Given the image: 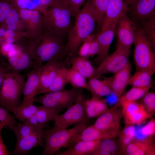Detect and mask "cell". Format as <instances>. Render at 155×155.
I'll list each match as a JSON object with an SVG mask.
<instances>
[{"mask_svg":"<svg viewBox=\"0 0 155 155\" xmlns=\"http://www.w3.org/2000/svg\"><path fill=\"white\" fill-rule=\"evenodd\" d=\"M29 38L27 46L32 59L33 69H38L50 61H63L69 55L64 40L50 32L43 30L39 36Z\"/></svg>","mask_w":155,"mask_h":155,"instance_id":"1","label":"cell"},{"mask_svg":"<svg viewBox=\"0 0 155 155\" xmlns=\"http://www.w3.org/2000/svg\"><path fill=\"white\" fill-rule=\"evenodd\" d=\"M74 17V23L67 35L65 45L69 55H78L80 46L92 34L97 23L94 10L90 0H86Z\"/></svg>","mask_w":155,"mask_h":155,"instance_id":"2","label":"cell"},{"mask_svg":"<svg viewBox=\"0 0 155 155\" xmlns=\"http://www.w3.org/2000/svg\"><path fill=\"white\" fill-rule=\"evenodd\" d=\"M43 14V30L64 40L73 24L69 7L63 0H58Z\"/></svg>","mask_w":155,"mask_h":155,"instance_id":"3","label":"cell"},{"mask_svg":"<svg viewBox=\"0 0 155 155\" xmlns=\"http://www.w3.org/2000/svg\"><path fill=\"white\" fill-rule=\"evenodd\" d=\"M87 118L83 122L67 129L55 125L45 130L44 150L41 155H55L63 147L68 146L71 139L87 126Z\"/></svg>","mask_w":155,"mask_h":155,"instance_id":"4","label":"cell"},{"mask_svg":"<svg viewBox=\"0 0 155 155\" xmlns=\"http://www.w3.org/2000/svg\"><path fill=\"white\" fill-rule=\"evenodd\" d=\"M25 82L24 77L19 73L6 72L0 88V106L12 112L21 103Z\"/></svg>","mask_w":155,"mask_h":155,"instance_id":"5","label":"cell"},{"mask_svg":"<svg viewBox=\"0 0 155 155\" xmlns=\"http://www.w3.org/2000/svg\"><path fill=\"white\" fill-rule=\"evenodd\" d=\"M133 43L135 46L133 58L136 71L144 70L153 74L155 72L153 49L142 30L138 26Z\"/></svg>","mask_w":155,"mask_h":155,"instance_id":"6","label":"cell"},{"mask_svg":"<svg viewBox=\"0 0 155 155\" xmlns=\"http://www.w3.org/2000/svg\"><path fill=\"white\" fill-rule=\"evenodd\" d=\"M82 89L73 87L68 90L46 93L34 98V101L46 106L67 109L75 103Z\"/></svg>","mask_w":155,"mask_h":155,"instance_id":"7","label":"cell"},{"mask_svg":"<svg viewBox=\"0 0 155 155\" xmlns=\"http://www.w3.org/2000/svg\"><path fill=\"white\" fill-rule=\"evenodd\" d=\"M131 49L116 48L114 52L108 55L95 68L93 78H98L104 74L117 73L127 65Z\"/></svg>","mask_w":155,"mask_h":155,"instance_id":"8","label":"cell"},{"mask_svg":"<svg viewBox=\"0 0 155 155\" xmlns=\"http://www.w3.org/2000/svg\"><path fill=\"white\" fill-rule=\"evenodd\" d=\"M137 27V24L129 17L126 12L123 13L117 20L115 30L117 40L116 48L131 49Z\"/></svg>","mask_w":155,"mask_h":155,"instance_id":"9","label":"cell"},{"mask_svg":"<svg viewBox=\"0 0 155 155\" xmlns=\"http://www.w3.org/2000/svg\"><path fill=\"white\" fill-rule=\"evenodd\" d=\"M82 92L75 103L64 113L57 115L54 121V125L61 128H67L69 126L83 122L86 119Z\"/></svg>","mask_w":155,"mask_h":155,"instance_id":"10","label":"cell"},{"mask_svg":"<svg viewBox=\"0 0 155 155\" xmlns=\"http://www.w3.org/2000/svg\"><path fill=\"white\" fill-rule=\"evenodd\" d=\"M115 106L99 116L93 125L104 131L114 138L120 133L121 120L123 116L121 111Z\"/></svg>","mask_w":155,"mask_h":155,"instance_id":"11","label":"cell"},{"mask_svg":"<svg viewBox=\"0 0 155 155\" xmlns=\"http://www.w3.org/2000/svg\"><path fill=\"white\" fill-rule=\"evenodd\" d=\"M126 13L138 25L155 16V0H137L128 4Z\"/></svg>","mask_w":155,"mask_h":155,"instance_id":"12","label":"cell"},{"mask_svg":"<svg viewBox=\"0 0 155 155\" xmlns=\"http://www.w3.org/2000/svg\"><path fill=\"white\" fill-rule=\"evenodd\" d=\"M17 9L20 18L24 23L25 31L30 35V38L39 36L43 29V14L36 10L27 9Z\"/></svg>","mask_w":155,"mask_h":155,"instance_id":"13","label":"cell"},{"mask_svg":"<svg viewBox=\"0 0 155 155\" xmlns=\"http://www.w3.org/2000/svg\"><path fill=\"white\" fill-rule=\"evenodd\" d=\"M44 129L37 130L25 137L17 140L15 148L11 152L14 155H27L34 148L44 146Z\"/></svg>","mask_w":155,"mask_h":155,"instance_id":"14","label":"cell"},{"mask_svg":"<svg viewBox=\"0 0 155 155\" xmlns=\"http://www.w3.org/2000/svg\"><path fill=\"white\" fill-rule=\"evenodd\" d=\"M131 67L128 62L123 68L110 77H104L111 91L119 98L123 92L131 76Z\"/></svg>","mask_w":155,"mask_h":155,"instance_id":"15","label":"cell"},{"mask_svg":"<svg viewBox=\"0 0 155 155\" xmlns=\"http://www.w3.org/2000/svg\"><path fill=\"white\" fill-rule=\"evenodd\" d=\"M63 61L53 60L43 64L39 69L40 84L38 91L45 89L63 67H66Z\"/></svg>","mask_w":155,"mask_h":155,"instance_id":"16","label":"cell"},{"mask_svg":"<svg viewBox=\"0 0 155 155\" xmlns=\"http://www.w3.org/2000/svg\"><path fill=\"white\" fill-rule=\"evenodd\" d=\"M117 20L113 23L107 28L100 31L96 37L99 46V51L97 57L93 62L98 66L108 55L109 49L115 35Z\"/></svg>","mask_w":155,"mask_h":155,"instance_id":"17","label":"cell"},{"mask_svg":"<svg viewBox=\"0 0 155 155\" xmlns=\"http://www.w3.org/2000/svg\"><path fill=\"white\" fill-rule=\"evenodd\" d=\"M127 6L125 0H109L100 31L106 30L126 12Z\"/></svg>","mask_w":155,"mask_h":155,"instance_id":"18","label":"cell"},{"mask_svg":"<svg viewBox=\"0 0 155 155\" xmlns=\"http://www.w3.org/2000/svg\"><path fill=\"white\" fill-rule=\"evenodd\" d=\"M129 155H154L155 147L152 137L142 139H133L125 151Z\"/></svg>","mask_w":155,"mask_h":155,"instance_id":"19","label":"cell"},{"mask_svg":"<svg viewBox=\"0 0 155 155\" xmlns=\"http://www.w3.org/2000/svg\"><path fill=\"white\" fill-rule=\"evenodd\" d=\"M8 65L6 69L9 71L19 73L24 70L32 67L33 61L31 55L27 47L14 56L8 57Z\"/></svg>","mask_w":155,"mask_h":155,"instance_id":"20","label":"cell"},{"mask_svg":"<svg viewBox=\"0 0 155 155\" xmlns=\"http://www.w3.org/2000/svg\"><path fill=\"white\" fill-rule=\"evenodd\" d=\"M40 84V75L38 69H32L28 73L25 82L23 94V98L21 103L34 100L37 95Z\"/></svg>","mask_w":155,"mask_h":155,"instance_id":"21","label":"cell"},{"mask_svg":"<svg viewBox=\"0 0 155 155\" xmlns=\"http://www.w3.org/2000/svg\"><path fill=\"white\" fill-rule=\"evenodd\" d=\"M113 138L107 133L102 131L93 125L87 127L75 135L71 140L68 146L80 141L102 140Z\"/></svg>","mask_w":155,"mask_h":155,"instance_id":"22","label":"cell"},{"mask_svg":"<svg viewBox=\"0 0 155 155\" xmlns=\"http://www.w3.org/2000/svg\"><path fill=\"white\" fill-rule=\"evenodd\" d=\"M66 59L71 65V68L85 78L89 79L93 77L95 68L93 67L88 58L81 57L78 55H69Z\"/></svg>","mask_w":155,"mask_h":155,"instance_id":"23","label":"cell"},{"mask_svg":"<svg viewBox=\"0 0 155 155\" xmlns=\"http://www.w3.org/2000/svg\"><path fill=\"white\" fill-rule=\"evenodd\" d=\"M101 140L80 141L69 146L67 150L56 155H89L98 146Z\"/></svg>","mask_w":155,"mask_h":155,"instance_id":"24","label":"cell"},{"mask_svg":"<svg viewBox=\"0 0 155 155\" xmlns=\"http://www.w3.org/2000/svg\"><path fill=\"white\" fill-rule=\"evenodd\" d=\"M84 105L86 116L89 118L98 117L109 110L106 100L100 98L84 100Z\"/></svg>","mask_w":155,"mask_h":155,"instance_id":"25","label":"cell"},{"mask_svg":"<svg viewBox=\"0 0 155 155\" xmlns=\"http://www.w3.org/2000/svg\"><path fill=\"white\" fill-rule=\"evenodd\" d=\"M86 89L90 92L92 98H100L111 92L110 88L104 79L100 80L94 78L89 79Z\"/></svg>","mask_w":155,"mask_h":155,"instance_id":"26","label":"cell"},{"mask_svg":"<svg viewBox=\"0 0 155 155\" xmlns=\"http://www.w3.org/2000/svg\"><path fill=\"white\" fill-rule=\"evenodd\" d=\"M69 69L63 68L53 80L49 86L38 92L37 94L55 92L62 90L68 83V73Z\"/></svg>","mask_w":155,"mask_h":155,"instance_id":"27","label":"cell"},{"mask_svg":"<svg viewBox=\"0 0 155 155\" xmlns=\"http://www.w3.org/2000/svg\"><path fill=\"white\" fill-rule=\"evenodd\" d=\"M34 100L24 103H20L12 112L15 118L24 122L35 115L38 106L34 104Z\"/></svg>","mask_w":155,"mask_h":155,"instance_id":"28","label":"cell"},{"mask_svg":"<svg viewBox=\"0 0 155 155\" xmlns=\"http://www.w3.org/2000/svg\"><path fill=\"white\" fill-rule=\"evenodd\" d=\"M63 109L60 108L42 105L38 106L35 116L39 124L45 125L48 122L54 120L55 117Z\"/></svg>","mask_w":155,"mask_h":155,"instance_id":"29","label":"cell"},{"mask_svg":"<svg viewBox=\"0 0 155 155\" xmlns=\"http://www.w3.org/2000/svg\"><path fill=\"white\" fill-rule=\"evenodd\" d=\"M0 27L15 31H25V26L20 18L18 10L12 6L9 15Z\"/></svg>","mask_w":155,"mask_h":155,"instance_id":"30","label":"cell"},{"mask_svg":"<svg viewBox=\"0 0 155 155\" xmlns=\"http://www.w3.org/2000/svg\"><path fill=\"white\" fill-rule=\"evenodd\" d=\"M153 74L144 70L136 71L129 80L128 84L132 86L144 88L152 86V78Z\"/></svg>","mask_w":155,"mask_h":155,"instance_id":"31","label":"cell"},{"mask_svg":"<svg viewBox=\"0 0 155 155\" xmlns=\"http://www.w3.org/2000/svg\"><path fill=\"white\" fill-rule=\"evenodd\" d=\"M151 87L141 88L132 86L125 94L119 98L116 104L119 106L123 103L136 101L142 98L148 92Z\"/></svg>","mask_w":155,"mask_h":155,"instance_id":"32","label":"cell"},{"mask_svg":"<svg viewBox=\"0 0 155 155\" xmlns=\"http://www.w3.org/2000/svg\"><path fill=\"white\" fill-rule=\"evenodd\" d=\"M45 127H36L26 121L14 125L9 128L15 135L16 139L27 136L38 130L44 129Z\"/></svg>","mask_w":155,"mask_h":155,"instance_id":"33","label":"cell"},{"mask_svg":"<svg viewBox=\"0 0 155 155\" xmlns=\"http://www.w3.org/2000/svg\"><path fill=\"white\" fill-rule=\"evenodd\" d=\"M143 31L153 49L155 47V16L138 25Z\"/></svg>","mask_w":155,"mask_h":155,"instance_id":"34","label":"cell"},{"mask_svg":"<svg viewBox=\"0 0 155 155\" xmlns=\"http://www.w3.org/2000/svg\"><path fill=\"white\" fill-rule=\"evenodd\" d=\"M136 129L133 125H126L120 133L119 142L121 150L125 151L128 145L135 137Z\"/></svg>","mask_w":155,"mask_h":155,"instance_id":"35","label":"cell"},{"mask_svg":"<svg viewBox=\"0 0 155 155\" xmlns=\"http://www.w3.org/2000/svg\"><path fill=\"white\" fill-rule=\"evenodd\" d=\"M116 142L111 138L106 139L101 141L97 148L89 155H110L117 149Z\"/></svg>","mask_w":155,"mask_h":155,"instance_id":"36","label":"cell"},{"mask_svg":"<svg viewBox=\"0 0 155 155\" xmlns=\"http://www.w3.org/2000/svg\"><path fill=\"white\" fill-rule=\"evenodd\" d=\"M96 14L97 24L101 27L109 0H90Z\"/></svg>","mask_w":155,"mask_h":155,"instance_id":"37","label":"cell"},{"mask_svg":"<svg viewBox=\"0 0 155 155\" xmlns=\"http://www.w3.org/2000/svg\"><path fill=\"white\" fill-rule=\"evenodd\" d=\"M122 112L127 125L132 116L143 106L136 101L125 102L121 104Z\"/></svg>","mask_w":155,"mask_h":155,"instance_id":"38","label":"cell"},{"mask_svg":"<svg viewBox=\"0 0 155 155\" xmlns=\"http://www.w3.org/2000/svg\"><path fill=\"white\" fill-rule=\"evenodd\" d=\"M68 78V83L70 84L73 87L86 89L87 82L86 78L72 68L69 69Z\"/></svg>","mask_w":155,"mask_h":155,"instance_id":"39","label":"cell"},{"mask_svg":"<svg viewBox=\"0 0 155 155\" xmlns=\"http://www.w3.org/2000/svg\"><path fill=\"white\" fill-rule=\"evenodd\" d=\"M155 133V120L152 119L137 131L135 136L137 139H142L151 137Z\"/></svg>","mask_w":155,"mask_h":155,"instance_id":"40","label":"cell"},{"mask_svg":"<svg viewBox=\"0 0 155 155\" xmlns=\"http://www.w3.org/2000/svg\"><path fill=\"white\" fill-rule=\"evenodd\" d=\"M152 115L146 110L144 105L132 116L126 125H140L151 117Z\"/></svg>","mask_w":155,"mask_h":155,"instance_id":"41","label":"cell"},{"mask_svg":"<svg viewBox=\"0 0 155 155\" xmlns=\"http://www.w3.org/2000/svg\"><path fill=\"white\" fill-rule=\"evenodd\" d=\"M0 123H2L5 127L9 128L18 123L14 116L11 115L8 110L0 106Z\"/></svg>","mask_w":155,"mask_h":155,"instance_id":"42","label":"cell"},{"mask_svg":"<svg viewBox=\"0 0 155 155\" xmlns=\"http://www.w3.org/2000/svg\"><path fill=\"white\" fill-rule=\"evenodd\" d=\"M143 105L146 110L152 114L155 110V93L147 92L142 97Z\"/></svg>","mask_w":155,"mask_h":155,"instance_id":"43","label":"cell"},{"mask_svg":"<svg viewBox=\"0 0 155 155\" xmlns=\"http://www.w3.org/2000/svg\"><path fill=\"white\" fill-rule=\"evenodd\" d=\"M12 7L8 0H0V25L9 15Z\"/></svg>","mask_w":155,"mask_h":155,"instance_id":"44","label":"cell"},{"mask_svg":"<svg viewBox=\"0 0 155 155\" xmlns=\"http://www.w3.org/2000/svg\"><path fill=\"white\" fill-rule=\"evenodd\" d=\"M70 9L73 17L81 8L86 0H63Z\"/></svg>","mask_w":155,"mask_h":155,"instance_id":"45","label":"cell"},{"mask_svg":"<svg viewBox=\"0 0 155 155\" xmlns=\"http://www.w3.org/2000/svg\"><path fill=\"white\" fill-rule=\"evenodd\" d=\"M90 36L84 41L80 48L78 55V56L88 58L89 57Z\"/></svg>","mask_w":155,"mask_h":155,"instance_id":"46","label":"cell"},{"mask_svg":"<svg viewBox=\"0 0 155 155\" xmlns=\"http://www.w3.org/2000/svg\"><path fill=\"white\" fill-rule=\"evenodd\" d=\"M99 51V46L98 43L96 40V37L92 34L90 36L89 57H93L96 55H97Z\"/></svg>","mask_w":155,"mask_h":155,"instance_id":"47","label":"cell"},{"mask_svg":"<svg viewBox=\"0 0 155 155\" xmlns=\"http://www.w3.org/2000/svg\"><path fill=\"white\" fill-rule=\"evenodd\" d=\"M12 6L18 9H26L32 0H8Z\"/></svg>","mask_w":155,"mask_h":155,"instance_id":"48","label":"cell"},{"mask_svg":"<svg viewBox=\"0 0 155 155\" xmlns=\"http://www.w3.org/2000/svg\"><path fill=\"white\" fill-rule=\"evenodd\" d=\"M4 127V125L2 123H0V155H7L9 154L1 135V130Z\"/></svg>","mask_w":155,"mask_h":155,"instance_id":"49","label":"cell"},{"mask_svg":"<svg viewBox=\"0 0 155 155\" xmlns=\"http://www.w3.org/2000/svg\"><path fill=\"white\" fill-rule=\"evenodd\" d=\"M8 71L6 68L4 69L0 66V88L4 80L5 74Z\"/></svg>","mask_w":155,"mask_h":155,"instance_id":"50","label":"cell"},{"mask_svg":"<svg viewBox=\"0 0 155 155\" xmlns=\"http://www.w3.org/2000/svg\"><path fill=\"white\" fill-rule=\"evenodd\" d=\"M137 0H125L126 4H127L129 3L135 1Z\"/></svg>","mask_w":155,"mask_h":155,"instance_id":"51","label":"cell"},{"mask_svg":"<svg viewBox=\"0 0 155 155\" xmlns=\"http://www.w3.org/2000/svg\"></svg>","mask_w":155,"mask_h":155,"instance_id":"52","label":"cell"},{"mask_svg":"<svg viewBox=\"0 0 155 155\" xmlns=\"http://www.w3.org/2000/svg\"></svg>","mask_w":155,"mask_h":155,"instance_id":"53","label":"cell"}]
</instances>
